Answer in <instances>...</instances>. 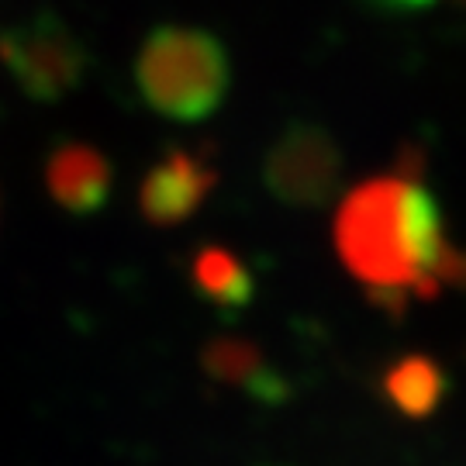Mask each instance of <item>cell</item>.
<instances>
[{
  "instance_id": "cell-1",
  "label": "cell",
  "mask_w": 466,
  "mask_h": 466,
  "mask_svg": "<svg viewBox=\"0 0 466 466\" xmlns=\"http://www.w3.org/2000/svg\"><path fill=\"white\" fill-rule=\"evenodd\" d=\"M335 249L356 280L380 298H429L463 269L432 194L408 177H377L339 204Z\"/></svg>"
},
{
  "instance_id": "cell-2",
  "label": "cell",
  "mask_w": 466,
  "mask_h": 466,
  "mask_svg": "<svg viewBox=\"0 0 466 466\" xmlns=\"http://www.w3.org/2000/svg\"><path fill=\"white\" fill-rule=\"evenodd\" d=\"M135 80L152 111L180 125H198L228 97V49L204 28L167 25L146 38Z\"/></svg>"
},
{
  "instance_id": "cell-3",
  "label": "cell",
  "mask_w": 466,
  "mask_h": 466,
  "mask_svg": "<svg viewBox=\"0 0 466 466\" xmlns=\"http://www.w3.org/2000/svg\"><path fill=\"white\" fill-rule=\"evenodd\" d=\"M273 198L294 208H318L332 198L342 180L339 142L318 125H290L273 142L263 167Z\"/></svg>"
},
{
  "instance_id": "cell-4",
  "label": "cell",
  "mask_w": 466,
  "mask_h": 466,
  "mask_svg": "<svg viewBox=\"0 0 466 466\" xmlns=\"http://www.w3.org/2000/svg\"><path fill=\"white\" fill-rule=\"evenodd\" d=\"M218 173L198 152L173 149L146 173L138 204L152 225H180L215 190Z\"/></svg>"
},
{
  "instance_id": "cell-5",
  "label": "cell",
  "mask_w": 466,
  "mask_h": 466,
  "mask_svg": "<svg viewBox=\"0 0 466 466\" xmlns=\"http://www.w3.org/2000/svg\"><path fill=\"white\" fill-rule=\"evenodd\" d=\"M52 190L73 211H90L97 208L107 194V163L94 149L73 146L52 159Z\"/></svg>"
},
{
  "instance_id": "cell-7",
  "label": "cell",
  "mask_w": 466,
  "mask_h": 466,
  "mask_svg": "<svg viewBox=\"0 0 466 466\" xmlns=\"http://www.w3.org/2000/svg\"><path fill=\"white\" fill-rule=\"evenodd\" d=\"M194 280H198L204 298L218 304H242L252 294V280L246 267L225 249H208L194 263Z\"/></svg>"
},
{
  "instance_id": "cell-8",
  "label": "cell",
  "mask_w": 466,
  "mask_h": 466,
  "mask_svg": "<svg viewBox=\"0 0 466 466\" xmlns=\"http://www.w3.org/2000/svg\"><path fill=\"white\" fill-rule=\"evenodd\" d=\"M400 4H425V0H400Z\"/></svg>"
},
{
  "instance_id": "cell-6",
  "label": "cell",
  "mask_w": 466,
  "mask_h": 466,
  "mask_svg": "<svg viewBox=\"0 0 466 466\" xmlns=\"http://www.w3.org/2000/svg\"><path fill=\"white\" fill-rule=\"evenodd\" d=\"M387 394L404 415H429L442 394V373L429 360H404L387 373Z\"/></svg>"
}]
</instances>
